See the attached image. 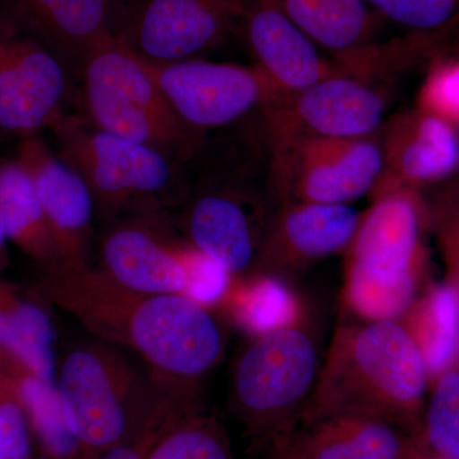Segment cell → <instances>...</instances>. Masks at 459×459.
<instances>
[{
  "label": "cell",
  "mask_w": 459,
  "mask_h": 459,
  "mask_svg": "<svg viewBox=\"0 0 459 459\" xmlns=\"http://www.w3.org/2000/svg\"><path fill=\"white\" fill-rule=\"evenodd\" d=\"M0 16L47 44L65 66L117 30L119 0H0Z\"/></svg>",
  "instance_id": "cell-20"
},
{
  "label": "cell",
  "mask_w": 459,
  "mask_h": 459,
  "mask_svg": "<svg viewBox=\"0 0 459 459\" xmlns=\"http://www.w3.org/2000/svg\"><path fill=\"white\" fill-rule=\"evenodd\" d=\"M147 459H235L229 435L204 406L184 413L151 449Z\"/></svg>",
  "instance_id": "cell-26"
},
{
  "label": "cell",
  "mask_w": 459,
  "mask_h": 459,
  "mask_svg": "<svg viewBox=\"0 0 459 459\" xmlns=\"http://www.w3.org/2000/svg\"><path fill=\"white\" fill-rule=\"evenodd\" d=\"M0 217L9 240L39 263L42 271L62 268L31 177L16 159H0Z\"/></svg>",
  "instance_id": "cell-22"
},
{
  "label": "cell",
  "mask_w": 459,
  "mask_h": 459,
  "mask_svg": "<svg viewBox=\"0 0 459 459\" xmlns=\"http://www.w3.org/2000/svg\"><path fill=\"white\" fill-rule=\"evenodd\" d=\"M27 419L20 400L0 401V459H30L31 437Z\"/></svg>",
  "instance_id": "cell-34"
},
{
  "label": "cell",
  "mask_w": 459,
  "mask_h": 459,
  "mask_svg": "<svg viewBox=\"0 0 459 459\" xmlns=\"http://www.w3.org/2000/svg\"><path fill=\"white\" fill-rule=\"evenodd\" d=\"M413 453H415L416 458H418V459H444V458L435 457V455H429V457H427V458H420V455H418V452H416L415 448H413Z\"/></svg>",
  "instance_id": "cell-37"
},
{
  "label": "cell",
  "mask_w": 459,
  "mask_h": 459,
  "mask_svg": "<svg viewBox=\"0 0 459 459\" xmlns=\"http://www.w3.org/2000/svg\"><path fill=\"white\" fill-rule=\"evenodd\" d=\"M415 341L429 377H437L458 361L459 294L449 281L431 287L400 319Z\"/></svg>",
  "instance_id": "cell-23"
},
{
  "label": "cell",
  "mask_w": 459,
  "mask_h": 459,
  "mask_svg": "<svg viewBox=\"0 0 459 459\" xmlns=\"http://www.w3.org/2000/svg\"><path fill=\"white\" fill-rule=\"evenodd\" d=\"M50 131L59 156L82 175L96 211L108 222L137 213L169 212L184 202L179 162L160 151L63 114Z\"/></svg>",
  "instance_id": "cell-5"
},
{
  "label": "cell",
  "mask_w": 459,
  "mask_h": 459,
  "mask_svg": "<svg viewBox=\"0 0 459 459\" xmlns=\"http://www.w3.org/2000/svg\"><path fill=\"white\" fill-rule=\"evenodd\" d=\"M188 247L169 212L128 214L108 222L102 232L96 268L131 291L186 294Z\"/></svg>",
  "instance_id": "cell-12"
},
{
  "label": "cell",
  "mask_w": 459,
  "mask_h": 459,
  "mask_svg": "<svg viewBox=\"0 0 459 459\" xmlns=\"http://www.w3.org/2000/svg\"><path fill=\"white\" fill-rule=\"evenodd\" d=\"M17 394L50 455L56 459H80V446L66 424L56 385L27 373L18 382Z\"/></svg>",
  "instance_id": "cell-27"
},
{
  "label": "cell",
  "mask_w": 459,
  "mask_h": 459,
  "mask_svg": "<svg viewBox=\"0 0 459 459\" xmlns=\"http://www.w3.org/2000/svg\"><path fill=\"white\" fill-rule=\"evenodd\" d=\"M383 170L373 197L391 190L420 193L459 170V129L419 108L394 115L380 131Z\"/></svg>",
  "instance_id": "cell-16"
},
{
  "label": "cell",
  "mask_w": 459,
  "mask_h": 459,
  "mask_svg": "<svg viewBox=\"0 0 459 459\" xmlns=\"http://www.w3.org/2000/svg\"><path fill=\"white\" fill-rule=\"evenodd\" d=\"M267 459H276V458H267Z\"/></svg>",
  "instance_id": "cell-39"
},
{
  "label": "cell",
  "mask_w": 459,
  "mask_h": 459,
  "mask_svg": "<svg viewBox=\"0 0 459 459\" xmlns=\"http://www.w3.org/2000/svg\"><path fill=\"white\" fill-rule=\"evenodd\" d=\"M268 138L272 184L280 204H350L373 193L382 175V147L376 135Z\"/></svg>",
  "instance_id": "cell-8"
},
{
  "label": "cell",
  "mask_w": 459,
  "mask_h": 459,
  "mask_svg": "<svg viewBox=\"0 0 459 459\" xmlns=\"http://www.w3.org/2000/svg\"><path fill=\"white\" fill-rule=\"evenodd\" d=\"M425 439L431 455L459 459V364L435 377L425 413Z\"/></svg>",
  "instance_id": "cell-28"
},
{
  "label": "cell",
  "mask_w": 459,
  "mask_h": 459,
  "mask_svg": "<svg viewBox=\"0 0 459 459\" xmlns=\"http://www.w3.org/2000/svg\"><path fill=\"white\" fill-rule=\"evenodd\" d=\"M81 71L84 117L96 128L153 148L177 162L195 153L198 133L172 110L146 60L115 33L91 48Z\"/></svg>",
  "instance_id": "cell-7"
},
{
  "label": "cell",
  "mask_w": 459,
  "mask_h": 459,
  "mask_svg": "<svg viewBox=\"0 0 459 459\" xmlns=\"http://www.w3.org/2000/svg\"><path fill=\"white\" fill-rule=\"evenodd\" d=\"M199 406L202 402L197 395L166 389L134 431L95 459H147L162 434L184 413Z\"/></svg>",
  "instance_id": "cell-29"
},
{
  "label": "cell",
  "mask_w": 459,
  "mask_h": 459,
  "mask_svg": "<svg viewBox=\"0 0 459 459\" xmlns=\"http://www.w3.org/2000/svg\"><path fill=\"white\" fill-rule=\"evenodd\" d=\"M386 98L371 81L337 74L263 108L268 137H371L385 120Z\"/></svg>",
  "instance_id": "cell-14"
},
{
  "label": "cell",
  "mask_w": 459,
  "mask_h": 459,
  "mask_svg": "<svg viewBox=\"0 0 459 459\" xmlns=\"http://www.w3.org/2000/svg\"><path fill=\"white\" fill-rule=\"evenodd\" d=\"M146 65L172 110L198 134L262 111L286 96L256 65L201 59L165 65L146 60Z\"/></svg>",
  "instance_id": "cell-9"
},
{
  "label": "cell",
  "mask_w": 459,
  "mask_h": 459,
  "mask_svg": "<svg viewBox=\"0 0 459 459\" xmlns=\"http://www.w3.org/2000/svg\"><path fill=\"white\" fill-rule=\"evenodd\" d=\"M429 376L400 320L338 325L300 416L344 415L409 430L424 410Z\"/></svg>",
  "instance_id": "cell-2"
},
{
  "label": "cell",
  "mask_w": 459,
  "mask_h": 459,
  "mask_svg": "<svg viewBox=\"0 0 459 459\" xmlns=\"http://www.w3.org/2000/svg\"><path fill=\"white\" fill-rule=\"evenodd\" d=\"M247 0H140L115 35L156 65L220 47L246 17Z\"/></svg>",
  "instance_id": "cell-10"
},
{
  "label": "cell",
  "mask_w": 459,
  "mask_h": 459,
  "mask_svg": "<svg viewBox=\"0 0 459 459\" xmlns=\"http://www.w3.org/2000/svg\"><path fill=\"white\" fill-rule=\"evenodd\" d=\"M42 294L100 341L126 347L170 391L199 394L225 353L212 314L184 294L148 295L108 279L99 268L44 272Z\"/></svg>",
  "instance_id": "cell-1"
},
{
  "label": "cell",
  "mask_w": 459,
  "mask_h": 459,
  "mask_svg": "<svg viewBox=\"0 0 459 459\" xmlns=\"http://www.w3.org/2000/svg\"><path fill=\"white\" fill-rule=\"evenodd\" d=\"M56 386L80 459H95L126 439L166 389L144 377L117 346L100 340L66 350Z\"/></svg>",
  "instance_id": "cell-4"
},
{
  "label": "cell",
  "mask_w": 459,
  "mask_h": 459,
  "mask_svg": "<svg viewBox=\"0 0 459 459\" xmlns=\"http://www.w3.org/2000/svg\"><path fill=\"white\" fill-rule=\"evenodd\" d=\"M186 268L188 287L184 295L204 307L221 303L232 282L225 268L192 244L186 252Z\"/></svg>",
  "instance_id": "cell-33"
},
{
  "label": "cell",
  "mask_w": 459,
  "mask_h": 459,
  "mask_svg": "<svg viewBox=\"0 0 459 459\" xmlns=\"http://www.w3.org/2000/svg\"><path fill=\"white\" fill-rule=\"evenodd\" d=\"M66 66L47 44L0 16V134L50 129L65 111Z\"/></svg>",
  "instance_id": "cell-11"
},
{
  "label": "cell",
  "mask_w": 459,
  "mask_h": 459,
  "mask_svg": "<svg viewBox=\"0 0 459 459\" xmlns=\"http://www.w3.org/2000/svg\"><path fill=\"white\" fill-rule=\"evenodd\" d=\"M429 208V225L433 226L446 268L449 282L459 294V201L446 186Z\"/></svg>",
  "instance_id": "cell-32"
},
{
  "label": "cell",
  "mask_w": 459,
  "mask_h": 459,
  "mask_svg": "<svg viewBox=\"0 0 459 459\" xmlns=\"http://www.w3.org/2000/svg\"><path fill=\"white\" fill-rule=\"evenodd\" d=\"M230 316L253 337L295 325L305 310L286 279L273 274H253L232 279L225 296ZM222 300V301H223Z\"/></svg>",
  "instance_id": "cell-25"
},
{
  "label": "cell",
  "mask_w": 459,
  "mask_h": 459,
  "mask_svg": "<svg viewBox=\"0 0 459 459\" xmlns=\"http://www.w3.org/2000/svg\"><path fill=\"white\" fill-rule=\"evenodd\" d=\"M54 342L53 323L41 307L0 291V349L26 373L56 385Z\"/></svg>",
  "instance_id": "cell-24"
},
{
  "label": "cell",
  "mask_w": 459,
  "mask_h": 459,
  "mask_svg": "<svg viewBox=\"0 0 459 459\" xmlns=\"http://www.w3.org/2000/svg\"><path fill=\"white\" fill-rule=\"evenodd\" d=\"M411 453H412V448H411L409 457H407L406 459H413L412 455H411Z\"/></svg>",
  "instance_id": "cell-38"
},
{
  "label": "cell",
  "mask_w": 459,
  "mask_h": 459,
  "mask_svg": "<svg viewBox=\"0 0 459 459\" xmlns=\"http://www.w3.org/2000/svg\"><path fill=\"white\" fill-rule=\"evenodd\" d=\"M14 159L31 177L62 268L80 270L92 265L96 204L82 175L54 152L40 134L22 138Z\"/></svg>",
  "instance_id": "cell-15"
},
{
  "label": "cell",
  "mask_w": 459,
  "mask_h": 459,
  "mask_svg": "<svg viewBox=\"0 0 459 459\" xmlns=\"http://www.w3.org/2000/svg\"><path fill=\"white\" fill-rule=\"evenodd\" d=\"M373 198L344 252V303L364 322L400 320L415 301L429 208L409 190Z\"/></svg>",
  "instance_id": "cell-3"
},
{
  "label": "cell",
  "mask_w": 459,
  "mask_h": 459,
  "mask_svg": "<svg viewBox=\"0 0 459 459\" xmlns=\"http://www.w3.org/2000/svg\"><path fill=\"white\" fill-rule=\"evenodd\" d=\"M416 108L459 129V49L449 51L446 48L429 63Z\"/></svg>",
  "instance_id": "cell-31"
},
{
  "label": "cell",
  "mask_w": 459,
  "mask_h": 459,
  "mask_svg": "<svg viewBox=\"0 0 459 459\" xmlns=\"http://www.w3.org/2000/svg\"><path fill=\"white\" fill-rule=\"evenodd\" d=\"M361 214L350 204L285 202L273 214L255 274L287 273L344 253Z\"/></svg>",
  "instance_id": "cell-17"
},
{
  "label": "cell",
  "mask_w": 459,
  "mask_h": 459,
  "mask_svg": "<svg viewBox=\"0 0 459 459\" xmlns=\"http://www.w3.org/2000/svg\"><path fill=\"white\" fill-rule=\"evenodd\" d=\"M344 71L377 45L382 17L365 0H270Z\"/></svg>",
  "instance_id": "cell-21"
},
{
  "label": "cell",
  "mask_w": 459,
  "mask_h": 459,
  "mask_svg": "<svg viewBox=\"0 0 459 459\" xmlns=\"http://www.w3.org/2000/svg\"><path fill=\"white\" fill-rule=\"evenodd\" d=\"M244 22L255 65L286 95L333 75L349 74L336 60L323 56L270 0L247 2Z\"/></svg>",
  "instance_id": "cell-19"
},
{
  "label": "cell",
  "mask_w": 459,
  "mask_h": 459,
  "mask_svg": "<svg viewBox=\"0 0 459 459\" xmlns=\"http://www.w3.org/2000/svg\"><path fill=\"white\" fill-rule=\"evenodd\" d=\"M307 314L289 327L253 337L232 368L230 410L255 448L264 451L303 412L318 379V337Z\"/></svg>",
  "instance_id": "cell-6"
},
{
  "label": "cell",
  "mask_w": 459,
  "mask_h": 459,
  "mask_svg": "<svg viewBox=\"0 0 459 459\" xmlns=\"http://www.w3.org/2000/svg\"><path fill=\"white\" fill-rule=\"evenodd\" d=\"M449 183L451 184H449L448 188L452 190L453 195H455V198L459 201V170L457 175H455L452 180H449Z\"/></svg>",
  "instance_id": "cell-36"
},
{
  "label": "cell",
  "mask_w": 459,
  "mask_h": 459,
  "mask_svg": "<svg viewBox=\"0 0 459 459\" xmlns=\"http://www.w3.org/2000/svg\"><path fill=\"white\" fill-rule=\"evenodd\" d=\"M8 241L7 231H5L4 223H3L2 217H0V273L8 265Z\"/></svg>",
  "instance_id": "cell-35"
},
{
  "label": "cell",
  "mask_w": 459,
  "mask_h": 459,
  "mask_svg": "<svg viewBox=\"0 0 459 459\" xmlns=\"http://www.w3.org/2000/svg\"><path fill=\"white\" fill-rule=\"evenodd\" d=\"M412 446L377 420L344 413L299 416L264 449L276 459H406Z\"/></svg>",
  "instance_id": "cell-18"
},
{
  "label": "cell",
  "mask_w": 459,
  "mask_h": 459,
  "mask_svg": "<svg viewBox=\"0 0 459 459\" xmlns=\"http://www.w3.org/2000/svg\"><path fill=\"white\" fill-rule=\"evenodd\" d=\"M177 225L181 237L211 256L234 280L258 270L273 214L246 190L210 186L184 204Z\"/></svg>",
  "instance_id": "cell-13"
},
{
  "label": "cell",
  "mask_w": 459,
  "mask_h": 459,
  "mask_svg": "<svg viewBox=\"0 0 459 459\" xmlns=\"http://www.w3.org/2000/svg\"><path fill=\"white\" fill-rule=\"evenodd\" d=\"M380 17L410 33H459V0H365Z\"/></svg>",
  "instance_id": "cell-30"
}]
</instances>
